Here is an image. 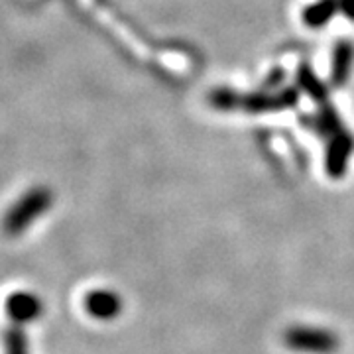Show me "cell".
<instances>
[{
  "label": "cell",
  "instance_id": "1",
  "mask_svg": "<svg viewBox=\"0 0 354 354\" xmlns=\"http://www.w3.org/2000/svg\"><path fill=\"white\" fill-rule=\"evenodd\" d=\"M48 195L44 193V191H39V193H32L26 201H22L16 209L12 211V215H10V221H8V227L12 228V230H20V228H24L28 223H30V218L32 215H38L41 213L46 207H48Z\"/></svg>",
  "mask_w": 354,
  "mask_h": 354
},
{
  "label": "cell",
  "instance_id": "2",
  "mask_svg": "<svg viewBox=\"0 0 354 354\" xmlns=\"http://www.w3.org/2000/svg\"><path fill=\"white\" fill-rule=\"evenodd\" d=\"M38 301L34 297H30V295H14L12 301H10V313L18 321H30V319H34L36 313H38Z\"/></svg>",
  "mask_w": 354,
  "mask_h": 354
}]
</instances>
